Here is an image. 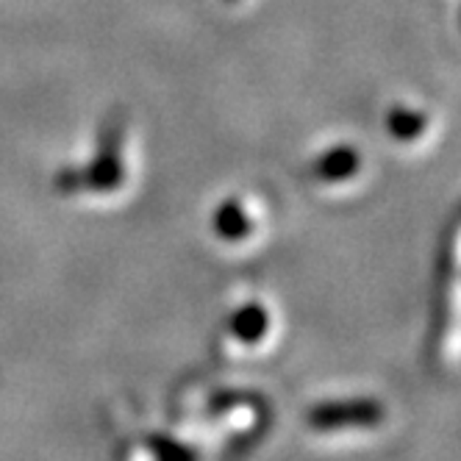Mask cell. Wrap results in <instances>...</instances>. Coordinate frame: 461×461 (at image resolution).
I'll return each mask as SVG.
<instances>
[{"label": "cell", "instance_id": "cell-1", "mask_svg": "<svg viewBox=\"0 0 461 461\" xmlns=\"http://www.w3.org/2000/svg\"><path fill=\"white\" fill-rule=\"evenodd\" d=\"M384 420L375 401H334L320 403L309 411V425L314 431H339V428H373Z\"/></svg>", "mask_w": 461, "mask_h": 461}, {"label": "cell", "instance_id": "cell-2", "mask_svg": "<svg viewBox=\"0 0 461 461\" xmlns=\"http://www.w3.org/2000/svg\"><path fill=\"white\" fill-rule=\"evenodd\" d=\"M148 445H150L156 461H194V450L170 437H153Z\"/></svg>", "mask_w": 461, "mask_h": 461}, {"label": "cell", "instance_id": "cell-3", "mask_svg": "<svg viewBox=\"0 0 461 461\" xmlns=\"http://www.w3.org/2000/svg\"><path fill=\"white\" fill-rule=\"evenodd\" d=\"M237 331H240L242 339H256L261 331H265V317H261V312H245L240 317Z\"/></svg>", "mask_w": 461, "mask_h": 461}]
</instances>
